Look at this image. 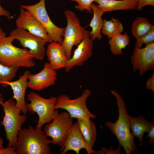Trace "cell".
Segmentation results:
<instances>
[{
	"label": "cell",
	"mask_w": 154,
	"mask_h": 154,
	"mask_svg": "<svg viewBox=\"0 0 154 154\" xmlns=\"http://www.w3.org/2000/svg\"><path fill=\"white\" fill-rule=\"evenodd\" d=\"M97 6L104 13L117 10L136 9L137 1L135 0H95Z\"/></svg>",
	"instance_id": "18"
},
{
	"label": "cell",
	"mask_w": 154,
	"mask_h": 154,
	"mask_svg": "<svg viewBox=\"0 0 154 154\" xmlns=\"http://www.w3.org/2000/svg\"><path fill=\"white\" fill-rule=\"evenodd\" d=\"M121 147H118L116 150H113L111 147H109L108 149L103 147L101 150L97 151V154H120L121 150Z\"/></svg>",
	"instance_id": "28"
},
{
	"label": "cell",
	"mask_w": 154,
	"mask_h": 154,
	"mask_svg": "<svg viewBox=\"0 0 154 154\" xmlns=\"http://www.w3.org/2000/svg\"><path fill=\"white\" fill-rule=\"evenodd\" d=\"M6 16L9 20H10L13 18V16L11 15L9 11L5 10L1 7L0 3V16Z\"/></svg>",
	"instance_id": "33"
},
{
	"label": "cell",
	"mask_w": 154,
	"mask_h": 154,
	"mask_svg": "<svg viewBox=\"0 0 154 154\" xmlns=\"http://www.w3.org/2000/svg\"><path fill=\"white\" fill-rule=\"evenodd\" d=\"M89 33V31L85 30L83 39L74 50L73 56L67 61L64 68L66 72L75 66L83 65L92 56L93 40L90 38Z\"/></svg>",
	"instance_id": "12"
},
{
	"label": "cell",
	"mask_w": 154,
	"mask_h": 154,
	"mask_svg": "<svg viewBox=\"0 0 154 154\" xmlns=\"http://www.w3.org/2000/svg\"><path fill=\"white\" fill-rule=\"evenodd\" d=\"M146 88L147 89H151L154 92V73L152 74L151 77L147 79Z\"/></svg>",
	"instance_id": "30"
},
{
	"label": "cell",
	"mask_w": 154,
	"mask_h": 154,
	"mask_svg": "<svg viewBox=\"0 0 154 154\" xmlns=\"http://www.w3.org/2000/svg\"><path fill=\"white\" fill-rule=\"evenodd\" d=\"M81 149H85L88 154H97V151L92 149L85 141L77 122L73 123L66 139L61 147L60 151L61 154H65L70 150L75 151L79 154Z\"/></svg>",
	"instance_id": "15"
},
{
	"label": "cell",
	"mask_w": 154,
	"mask_h": 154,
	"mask_svg": "<svg viewBox=\"0 0 154 154\" xmlns=\"http://www.w3.org/2000/svg\"><path fill=\"white\" fill-rule=\"evenodd\" d=\"M67 20L62 43L68 60L71 57V52L74 45L78 46L84 38L85 29L80 25L78 18L74 12L66 10L64 13Z\"/></svg>",
	"instance_id": "7"
},
{
	"label": "cell",
	"mask_w": 154,
	"mask_h": 154,
	"mask_svg": "<svg viewBox=\"0 0 154 154\" xmlns=\"http://www.w3.org/2000/svg\"><path fill=\"white\" fill-rule=\"evenodd\" d=\"M137 5L136 9L141 10L143 7L147 5L154 6V0H137Z\"/></svg>",
	"instance_id": "29"
},
{
	"label": "cell",
	"mask_w": 154,
	"mask_h": 154,
	"mask_svg": "<svg viewBox=\"0 0 154 154\" xmlns=\"http://www.w3.org/2000/svg\"><path fill=\"white\" fill-rule=\"evenodd\" d=\"M103 25L101 32L110 39L123 32V27L122 23L118 19L112 17L109 21L103 19Z\"/></svg>",
	"instance_id": "24"
},
{
	"label": "cell",
	"mask_w": 154,
	"mask_h": 154,
	"mask_svg": "<svg viewBox=\"0 0 154 154\" xmlns=\"http://www.w3.org/2000/svg\"><path fill=\"white\" fill-rule=\"evenodd\" d=\"M116 100L119 116L115 123L108 121L105 125L116 136L119 143V147L124 149L126 154L137 152L134 141V137L130 132L129 115L127 111L126 105L121 96L115 90L111 91Z\"/></svg>",
	"instance_id": "1"
},
{
	"label": "cell",
	"mask_w": 154,
	"mask_h": 154,
	"mask_svg": "<svg viewBox=\"0 0 154 154\" xmlns=\"http://www.w3.org/2000/svg\"><path fill=\"white\" fill-rule=\"evenodd\" d=\"M19 67L8 66L0 62V83L3 86L7 87V82L11 81L15 76Z\"/></svg>",
	"instance_id": "25"
},
{
	"label": "cell",
	"mask_w": 154,
	"mask_h": 154,
	"mask_svg": "<svg viewBox=\"0 0 154 154\" xmlns=\"http://www.w3.org/2000/svg\"><path fill=\"white\" fill-rule=\"evenodd\" d=\"M3 141L2 139L0 136V150L3 149Z\"/></svg>",
	"instance_id": "35"
},
{
	"label": "cell",
	"mask_w": 154,
	"mask_h": 154,
	"mask_svg": "<svg viewBox=\"0 0 154 154\" xmlns=\"http://www.w3.org/2000/svg\"><path fill=\"white\" fill-rule=\"evenodd\" d=\"M129 121L131 133L139 139L140 145L142 146L144 133L148 132L154 127V123L147 120L142 116L134 117L129 115Z\"/></svg>",
	"instance_id": "19"
},
{
	"label": "cell",
	"mask_w": 154,
	"mask_h": 154,
	"mask_svg": "<svg viewBox=\"0 0 154 154\" xmlns=\"http://www.w3.org/2000/svg\"><path fill=\"white\" fill-rule=\"evenodd\" d=\"M57 98L52 96L48 99L44 98L34 92L28 94L27 100L30 103H26L27 111L33 114L36 112L39 116L36 128H41L44 124L50 123L57 116L58 111L54 108Z\"/></svg>",
	"instance_id": "5"
},
{
	"label": "cell",
	"mask_w": 154,
	"mask_h": 154,
	"mask_svg": "<svg viewBox=\"0 0 154 154\" xmlns=\"http://www.w3.org/2000/svg\"><path fill=\"white\" fill-rule=\"evenodd\" d=\"M14 40L9 36L0 44V62L8 66L30 68L34 66L35 63L33 60V54L26 48L14 46Z\"/></svg>",
	"instance_id": "4"
},
{
	"label": "cell",
	"mask_w": 154,
	"mask_h": 154,
	"mask_svg": "<svg viewBox=\"0 0 154 154\" xmlns=\"http://www.w3.org/2000/svg\"><path fill=\"white\" fill-rule=\"evenodd\" d=\"M46 53L49 63L52 69L56 70L65 68L68 59L61 43L54 42L50 43Z\"/></svg>",
	"instance_id": "17"
},
{
	"label": "cell",
	"mask_w": 154,
	"mask_h": 154,
	"mask_svg": "<svg viewBox=\"0 0 154 154\" xmlns=\"http://www.w3.org/2000/svg\"><path fill=\"white\" fill-rule=\"evenodd\" d=\"M56 70L49 63L46 62L42 70L35 74H30L28 77L27 87L36 91H40L54 85L57 79Z\"/></svg>",
	"instance_id": "14"
},
{
	"label": "cell",
	"mask_w": 154,
	"mask_h": 154,
	"mask_svg": "<svg viewBox=\"0 0 154 154\" xmlns=\"http://www.w3.org/2000/svg\"><path fill=\"white\" fill-rule=\"evenodd\" d=\"M13 39L18 40L24 48H28L33 54L34 58L41 60L45 53V46L47 41L27 30L17 28L13 30L9 36Z\"/></svg>",
	"instance_id": "10"
},
{
	"label": "cell",
	"mask_w": 154,
	"mask_h": 154,
	"mask_svg": "<svg viewBox=\"0 0 154 154\" xmlns=\"http://www.w3.org/2000/svg\"><path fill=\"white\" fill-rule=\"evenodd\" d=\"M131 59L133 72L138 70L141 76L148 70H153L154 42L146 45L143 48L135 46Z\"/></svg>",
	"instance_id": "11"
},
{
	"label": "cell",
	"mask_w": 154,
	"mask_h": 154,
	"mask_svg": "<svg viewBox=\"0 0 154 154\" xmlns=\"http://www.w3.org/2000/svg\"><path fill=\"white\" fill-rule=\"evenodd\" d=\"M136 0V1H137V0Z\"/></svg>",
	"instance_id": "36"
},
{
	"label": "cell",
	"mask_w": 154,
	"mask_h": 154,
	"mask_svg": "<svg viewBox=\"0 0 154 154\" xmlns=\"http://www.w3.org/2000/svg\"><path fill=\"white\" fill-rule=\"evenodd\" d=\"M45 0H40L33 5H21V8L32 13L46 30L49 38V42L62 43L65 28L59 27L51 20L46 11L45 6Z\"/></svg>",
	"instance_id": "8"
},
{
	"label": "cell",
	"mask_w": 154,
	"mask_h": 154,
	"mask_svg": "<svg viewBox=\"0 0 154 154\" xmlns=\"http://www.w3.org/2000/svg\"><path fill=\"white\" fill-rule=\"evenodd\" d=\"M30 74L29 71H26L23 75L20 76L18 80L6 83L7 85L10 86L13 90V96L12 98L15 99L16 101V106L20 108L24 114H26L27 112L25 94L27 87L28 77Z\"/></svg>",
	"instance_id": "16"
},
{
	"label": "cell",
	"mask_w": 154,
	"mask_h": 154,
	"mask_svg": "<svg viewBox=\"0 0 154 154\" xmlns=\"http://www.w3.org/2000/svg\"><path fill=\"white\" fill-rule=\"evenodd\" d=\"M16 23L17 28L27 30L49 42L46 30L35 16L29 11L21 8L20 13L16 20Z\"/></svg>",
	"instance_id": "13"
},
{
	"label": "cell",
	"mask_w": 154,
	"mask_h": 154,
	"mask_svg": "<svg viewBox=\"0 0 154 154\" xmlns=\"http://www.w3.org/2000/svg\"><path fill=\"white\" fill-rule=\"evenodd\" d=\"M76 2L78 5L75 6V8L80 11L87 10L89 13H92V11L90 8L91 5L95 0H70Z\"/></svg>",
	"instance_id": "27"
},
{
	"label": "cell",
	"mask_w": 154,
	"mask_h": 154,
	"mask_svg": "<svg viewBox=\"0 0 154 154\" xmlns=\"http://www.w3.org/2000/svg\"><path fill=\"white\" fill-rule=\"evenodd\" d=\"M13 99L4 102L2 96L0 94V105L5 113L1 124L4 127L6 138L8 141V147H16L18 133L22 129V125L26 121L27 117L25 114H20L21 110L16 106V102Z\"/></svg>",
	"instance_id": "3"
},
{
	"label": "cell",
	"mask_w": 154,
	"mask_h": 154,
	"mask_svg": "<svg viewBox=\"0 0 154 154\" xmlns=\"http://www.w3.org/2000/svg\"><path fill=\"white\" fill-rule=\"evenodd\" d=\"M41 128L35 129L31 125L21 129L18 133L16 151L18 154H50L49 144L52 140L47 138Z\"/></svg>",
	"instance_id": "2"
},
{
	"label": "cell",
	"mask_w": 154,
	"mask_h": 154,
	"mask_svg": "<svg viewBox=\"0 0 154 154\" xmlns=\"http://www.w3.org/2000/svg\"><path fill=\"white\" fill-rule=\"evenodd\" d=\"M153 28L154 25L146 18L137 17L132 23L131 32L133 36L137 39L147 34Z\"/></svg>",
	"instance_id": "22"
},
{
	"label": "cell",
	"mask_w": 154,
	"mask_h": 154,
	"mask_svg": "<svg viewBox=\"0 0 154 154\" xmlns=\"http://www.w3.org/2000/svg\"><path fill=\"white\" fill-rule=\"evenodd\" d=\"M16 154L17 153L16 151V147H8L7 148H4L0 150V154Z\"/></svg>",
	"instance_id": "31"
},
{
	"label": "cell",
	"mask_w": 154,
	"mask_h": 154,
	"mask_svg": "<svg viewBox=\"0 0 154 154\" xmlns=\"http://www.w3.org/2000/svg\"><path fill=\"white\" fill-rule=\"evenodd\" d=\"M130 37L127 32L123 35H117L110 39L108 43L110 45V50L112 53L117 55L123 54L122 49H125L129 45Z\"/></svg>",
	"instance_id": "23"
},
{
	"label": "cell",
	"mask_w": 154,
	"mask_h": 154,
	"mask_svg": "<svg viewBox=\"0 0 154 154\" xmlns=\"http://www.w3.org/2000/svg\"><path fill=\"white\" fill-rule=\"evenodd\" d=\"M76 122L85 141L93 148L97 136L96 127L94 122L88 119H77Z\"/></svg>",
	"instance_id": "20"
},
{
	"label": "cell",
	"mask_w": 154,
	"mask_h": 154,
	"mask_svg": "<svg viewBox=\"0 0 154 154\" xmlns=\"http://www.w3.org/2000/svg\"><path fill=\"white\" fill-rule=\"evenodd\" d=\"M90 8L93 12V17L89 25L92 28V31L90 32L89 35L93 41L96 38L100 40L102 38L101 33L103 23L102 16L104 13L93 3H92Z\"/></svg>",
	"instance_id": "21"
},
{
	"label": "cell",
	"mask_w": 154,
	"mask_h": 154,
	"mask_svg": "<svg viewBox=\"0 0 154 154\" xmlns=\"http://www.w3.org/2000/svg\"><path fill=\"white\" fill-rule=\"evenodd\" d=\"M52 121L46 125L44 131L47 137L52 138V144L61 147L73 125L72 118L65 112L58 113Z\"/></svg>",
	"instance_id": "9"
},
{
	"label": "cell",
	"mask_w": 154,
	"mask_h": 154,
	"mask_svg": "<svg viewBox=\"0 0 154 154\" xmlns=\"http://www.w3.org/2000/svg\"><path fill=\"white\" fill-rule=\"evenodd\" d=\"M154 41V28H152L145 35L137 39L135 45L138 48H141L143 44L147 45Z\"/></svg>",
	"instance_id": "26"
},
{
	"label": "cell",
	"mask_w": 154,
	"mask_h": 154,
	"mask_svg": "<svg viewBox=\"0 0 154 154\" xmlns=\"http://www.w3.org/2000/svg\"><path fill=\"white\" fill-rule=\"evenodd\" d=\"M146 135L147 137L149 139L147 141L150 144L153 145L154 144V127H152L148 132Z\"/></svg>",
	"instance_id": "32"
},
{
	"label": "cell",
	"mask_w": 154,
	"mask_h": 154,
	"mask_svg": "<svg viewBox=\"0 0 154 154\" xmlns=\"http://www.w3.org/2000/svg\"><path fill=\"white\" fill-rule=\"evenodd\" d=\"M6 37L5 33L0 27V44L3 42Z\"/></svg>",
	"instance_id": "34"
},
{
	"label": "cell",
	"mask_w": 154,
	"mask_h": 154,
	"mask_svg": "<svg viewBox=\"0 0 154 154\" xmlns=\"http://www.w3.org/2000/svg\"><path fill=\"white\" fill-rule=\"evenodd\" d=\"M91 94V91L86 89L80 97L74 99H71L66 95H61L57 98L54 108L66 110L72 119H95L96 116L90 112L86 104V100Z\"/></svg>",
	"instance_id": "6"
}]
</instances>
